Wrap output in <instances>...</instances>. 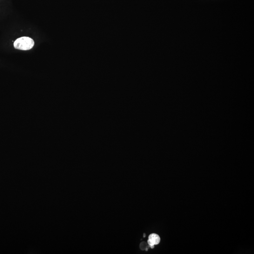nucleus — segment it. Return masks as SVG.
<instances>
[{
    "instance_id": "f03ea898",
    "label": "nucleus",
    "mask_w": 254,
    "mask_h": 254,
    "mask_svg": "<svg viewBox=\"0 0 254 254\" xmlns=\"http://www.w3.org/2000/svg\"><path fill=\"white\" fill-rule=\"evenodd\" d=\"M160 241H161V238L159 235L156 233H152L149 236L147 243L151 248H153L154 245L159 244Z\"/></svg>"
},
{
    "instance_id": "f257e3e1",
    "label": "nucleus",
    "mask_w": 254,
    "mask_h": 254,
    "mask_svg": "<svg viewBox=\"0 0 254 254\" xmlns=\"http://www.w3.org/2000/svg\"><path fill=\"white\" fill-rule=\"evenodd\" d=\"M34 45V41L29 37H21L16 40L14 42V48L21 51L30 50Z\"/></svg>"
}]
</instances>
